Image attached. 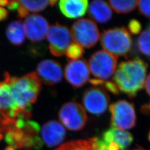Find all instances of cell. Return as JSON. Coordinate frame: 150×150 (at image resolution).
I'll return each mask as SVG.
<instances>
[{"mask_svg": "<svg viewBox=\"0 0 150 150\" xmlns=\"http://www.w3.org/2000/svg\"><path fill=\"white\" fill-rule=\"evenodd\" d=\"M147 71V64L142 59L134 58L121 62L113 80L119 91L134 98L144 87Z\"/></svg>", "mask_w": 150, "mask_h": 150, "instance_id": "1", "label": "cell"}, {"mask_svg": "<svg viewBox=\"0 0 150 150\" xmlns=\"http://www.w3.org/2000/svg\"><path fill=\"white\" fill-rule=\"evenodd\" d=\"M4 82L7 83L17 107L21 111H31V105L36 101L41 90V81L36 72H32L21 77L4 74Z\"/></svg>", "mask_w": 150, "mask_h": 150, "instance_id": "2", "label": "cell"}, {"mask_svg": "<svg viewBox=\"0 0 150 150\" xmlns=\"http://www.w3.org/2000/svg\"><path fill=\"white\" fill-rule=\"evenodd\" d=\"M132 38L124 27H115L104 31L101 36V43L105 51L115 56H126L132 47Z\"/></svg>", "mask_w": 150, "mask_h": 150, "instance_id": "3", "label": "cell"}, {"mask_svg": "<svg viewBox=\"0 0 150 150\" xmlns=\"http://www.w3.org/2000/svg\"><path fill=\"white\" fill-rule=\"evenodd\" d=\"M109 110L112 128L123 130L134 127L136 115L134 103L126 100H119L111 104Z\"/></svg>", "mask_w": 150, "mask_h": 150, "instance_id": "4", "label": "cell"}, {"mask_svg": "<svg viewBox=\"0 0 150 150\" xmlns=\"http://www.w3.org/2000/svg\"><path fill=\"white\" fill-rule=\"evenodd\" d=\"M71 35L75 42L87 48L95 46L100 36L96 24L87 18L75 22L71 27Z\"/></svg>", "mask_w": 150, "mask_h": 150, "instance_id": "5", "label": "cell"}, {"mask_svg": "<svg viewBox=\"0 0 150 150\" xmlns=\"http://www.w3.org/2000/svg\"><path fill=\"white\" fill-rule=\"evenodd\" d=\"M117 57L105 50L97 51L89 59L90 71L97 79L105 80L112 76L116 69Z\"/></svg>", "mask_w": 150, "mask_h": 150, "instance_id": "6", "label": "cell"}, {"mask_svg": "<svg viewBox=\"0 0 150 150\" xmlns=\"http://www.w3.org/2000/svg\"><path fill=\"white\" fill-rule=\"evenodd\" d=\"M59 117L62 124L71 131H79L83 129L87 120L85 108L76 102L64 104L59 110Z\"/></svg>", "mask_w": 150, "mask_h": 150, "instance_id": "7", "label": "cell"}, {"mask_svg": "<svg viewBox=\"0 0 150 150\" xmlns=\"http://www.w3.org/2000/svg\"><path fill=\"white\" fill-rule=\"evenodd\" d=\"M47 36L51 54L56 57L64 54L71 43V32L68 27L56 23L49 28Z\"/></svg>", "mask_w": 150, "mask_h": 150, "instance_id": "8", "label": "cell"}, {"mask_svg": "<svg viewBox=\"0 0 150 150\" xmlns=\"http://www.w3.org/2000/svg\"><path fill=\"white\" fill-rule=\"evenodd\" d=\"M82 102L87 111L92 115L100 116L106 111L110 103V98L105 90L93 87L85 92Z\"/></svg>", "mask_w": 150, "mask_h": 150, "instance_id": "9", "label": "cell"}, {"mask_svg": "<svg viewBox=\"0 0 150 150\" xmlns=\"http://www.w3.org/2000/svg\"><path fill=\"white\" fill-rule=\"evenodd\" d=\"M0 114L5 119L31 117V111H21L17 107L9 86L4 82H0Z\"/></svg>", "mask_w": 150, "mask_h": 150, "instance_id": "10", "label": "cell"}, {"mask_svg": "<svg viewBox=\"0 0 150 150\" xmlns=\"http://www.w3.org/2000/svg\"><path fill=\"white\" fill-rule=\"evenodd\" d=\"M90 75L88 64L84 59L71 60L65 67V79L75 88L83 86L89 80Z\"/></svg>", "mask_w": 150, "mask_h": 150, "instance_id": "11", "label": "cell"}, {"mask_svg": "<svg viewBox=\"0 0 150 150\" xmlns=\"http://www.w3.org/2000/svg\"><path fill=\"white\" fill-rule=\"evenodd\" d=\"M23 25L27 38L32 42L42 41L47 35L48 22L40 15L32 14L27 16Z\"/></svg>", "mask_w": 150, "mask_h": 150, "instance_id": "12", "label": "cell"}, {"mask_svg": "<svg viewBox=\"0 0 150 150\" xmlns=\"http://www.w3.org/2000/svg\"><path fill=\"white\" fill-rule=\"evenodd\" d=\"M36 74L40 80L47 85L59 83L63 78V71L61 64L54 59H44L37 67Z\"/></svg>", "mask_w": 150, "mask_h": 150, "instance_id": "13", "label": "cell"}, {"mask_svg": "<svg viewBox=\"0 0 150 150\" xmlns=\"http://www.w3.org/2000/svg\"><path fill=\"white\" fill-rule=\"evenodd\" d=\"M42 140L49 147L62 144L66 136L64 127L56 120H51L43 125L41 129Z\"/></svg>", "mask_w": 150, "mask_h": 150, "instance_id": "14", "label": "cell"}, {"mask_svg": "<svg viewBox=\"0 0 150 150\" xmlns=\"http://www.w3.org/2000/svg\"><path fill=\"white\" fill-rule=\"evenodd\" d=\"M59 10L65 17L77 18L84 16L87 11V0H61L59 2Z\"/></svg>", "mask_w": 150, "mask_h": 150, "instance_id": "15", "label": "cell"}, {"mask_svg": "<svg viewBox=\"0 0 150 150\" xmlns=\"http://www.w3.org/2000/svg\"><path fill=\"white\" fill-rule=\"evenodd\" d=\"M100 139L107 146L112 142L116 144L121 150L128 147L134 140L132 135L129 132L113 128L105 131Z\"/></svg>", "mask_w": 150, "mask_h": 150, "instance_id": "16", "label": "cell"}, {"mask_svg": "<svg viewBox=\"0 0 150 150\" xmlns=\"http://www.w3.org/2000/svg\"><path fill=\"white\" fill-rule=\"evenodd\" d=\"M88 15L93 21L98 23H106L112 16L111 7L105 1L101 0L93 1L88 5Z\"/></svg>", "mask_w": 150, "mask_h": 150, "instance_id": "17", "label": "cell"}, {"mask_svg": "<svg viewBox=\"0 0 150 150\" xmlns=\"http://www.w3.org/2000/svg\"><path fill=\"white\" fill-rule=\"evenodd\" d=\"M6 36L13 45H21L25 39V30L23 24L20 21L11 22L7 27Z\"/></svg>", "mask_w": 150, "mask_h": 150, "instance_id": "18", "label": "cell"}, {"mask_svg": "<svg viewBox=\"0 0 150 150\" xmlns=\"http://www.w3.org/2000/svg\"><path fill=\"white\" fill-rule=\"evenodd\" d=\"M138 1H108L113 10L118 13H127L133 11L137 6Z\"/></svg>", "mask_w": 150, "mask_h": 150, "instance_id": "19", "label": "cell"}, {"mask_svg": "<svg viewBox=\"0 0 150 150\" xmlns=\"http://www.w3.org/2000/svg\"><path fill=\"white\" fill-rule=\"evenodd\" d=\"M137 45L141 54L150 56V27L140 33L137 40Z\"/></svg>", "mask_w": 150, "mask_h": 150, "instance_id": "20", "label": "cell"}, {"mask_svg": "<svg viewBox=\"0 0 150 150\" xmlns=\"http://www.w3.org/2000/svg\"><path fill=\"white\" fill-rule=\"evenodd\" d=\"M55 150H92L90 140H77L65 143Z\"/></svg>", "mask_w": 150, "mask_h": 150, "instance_id": "21", "label": "cell"}, {"mask_svg": "<svg viewBox=\"0 0 150 150\" xmlns=\"http://www.w3.org/2000/svg\"><path fill=\"white\" fill-rule=\"evenodd\" d=\"M19 2L28 12H41L50 5V1H19Z\"/></svg>", "mask_w": 150, "mask_h": 150, "instance_id": "22", "label": "cell"}, {"mask_svg": "<svg viewBox=\"0 0 150 150\" xmlns=\"http://www.w3.org/2000/svg\"><path fill=\"white\" fill-rule=\"evenodd\" d=\"M84 53L82 47L76 42H71L65 52L68 59L72 60H77L81 58Z\"/></svg>", "mask_w": 150, "mask_h": 150, "instance_id": "23", "label": "cell"}, {"mask_svg": "<svg viewBox=\"0 0 150 150\" xmlns=\"http://www.w3.org/2000/svg\"><path fill=\"white\" fill-rule=\"evenodd\" d=\"M139 12L146 17H150V1H138Z\"/></svg>", "mask_w": 150, "mask_h": 150, "instance_id": "24", "label": "cell"}, {"mask_svg": "<svg viewBox=\"0 0 150 150\" xmlns=\"http://www.w3.org/2000/svg\"><path fill=\"white\" fill-rule=\"evenodd\" d=\"M129 31L134 35H137L141 32V24L138 20L132 19L129 22L128 25Z\"/></svg>", "mask_w": 150, "mask_h": 150, "instance_id": "25", "label": "cell"}, {"mask_svg": "<svg viewBox=\"0 0 150 150\" xmlns=\"http://www.w3.org/2000/svg\"><path fill=\"white\" fill-rule=\"evenodd\" d=\"M102 86H103L108 91H110L113 94L118 95H119V90L118 87L115 83L111 81H104Z\"/></svg>", "mask_w": 150, "mask_h": 150, "instance_id": "26", "label": "cell"}, {"mask_svg": "<svg viewBox=\"0 0 150 150\" xmlns=\"http://www.w3.org/2000/svg\"><path fill=\"white\" fill-rule=\"evenodd\" d=\"M6 6L11 11H17L20 6V3L18 1H8Z\"/></svg>", "mask_w": 150, "mask_h": 150, "instance_id": "27", "label": "cell"}, {"mask_svg": "<svg viewBox=\"0 0 150 150\" xmlns=\"http://www.w3.org/2000/svg\"><path fill=\"white\" fill-rule=\"evenodd\" d=\"M8 16V12L5 9L0 6V22L6 20Z\"/></svg>", "mask_w": 150, "mask_h": 150, "instance_id": "28", "label": "cell"}, {"mask_svg": "<svg viewBox=\"0 0 150 150\" xmlns=\"http://www.w3.org/2000/svg\"><path fill=\"white\" fill-rule=\"evenodd\" d=\"M145 85L146 91L150 96V74L146 79Z\"/></svg>", "mask_w": 150, "mask_h": 150, "instance_id": "29", "label": "cell"}, {"mask_svg": "<svg viewBox=\"0 0 150 150\" xmlns=\"http://www.w3.org/2000/svg\"><path fill=\"white\" fill-rule=\"evenodd\" d=\"M90 82L91 83L92 85L94 86H102L103 82L105 81L101 80L100 79H93L90 80Z\"/></svg>", "mask_w": 150, "mask_h": 150, "instance_id": "30", "label": "cell"}, {"mask_svg": "<svg viewBox=\"0 0 150 150\" xmlns=\"http://www.w3.org/2000/svg\"><path fill=\"white\" fill-rule=\"evenodd\" d=\"M8 1L6 0H0V6H5L7 5Z\"/></svg>", "mask_w": 150, "mask_h": 150, "instance_id": "31", "label": "cell"}, {"mask_svg": "<svg viewBox=\"0 0 150 150\" xmlns=\"http://www.w3.org/2000/svg\"><path fill=\"white\" fill-rule=\"evenodd\" d=\"M4 150H16V149L15 147H13V146H12L8 145V146H7V147H6Z\"/></svg>", "mask_w": 150, "mask_h": 150, "instance_id": "32", "label": "cell"}, {"mask_svg": "<svg viewBox=\"0 0 150 150\" xmlns=\"http://www.w3.org/2000/svg\"><path fill=\"white\" fill-rule=\"evenodd\" d=\"M3 137H4L3 134H2V132L0 131V142H1V140L2 139H3Z\"/></svg>", "mask_w": 150, "mask_h": 150, "instance_id": "33", "label": "cell"}, {"mask_svg": "<svg viewBox=\"0 0 150 150\" xmlns=\"http://www.w3.org/2000/svg\"><path fill=\"white\" fill-rule=\"evenodd\" d=\"M148 139H149V141L150 142V130L149 131V134H148Z\"/></svg>", "mask_w": 150, "mask_h": 150, "instance_id": "34", "label": "cell"}, {"mask_svg": "<svg viewBox=\"0 0 150 150\" xmlns=\"http://www.w3.org/2000/svg\"><path fill=\"white\" fill-rule=\"evenodd\" d=\"M149 106H150V104H149Z\"/></svg>", "mask_w": 150, "mask_h": 150, "instance_id": "35", "label": "cell"}]
</instances>
